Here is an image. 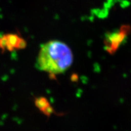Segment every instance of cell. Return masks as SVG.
<instances>
[{
	"mask_svg": "<svg viewBox=\"0 0 131 131\" xmlns=\"http://www.w3.org/2000/svg\"><path fill=\"white\" fill-rule=\"evenodd\" d=\"M73 61V53L68 45L61 41L50 40L41 47L36 66L41 71L55 76L68 70Z\"/></svg>",
	"mask_w": 131,
	"mask_h": 131,
	"instance_id": "obj_1",
	"label": "cell"
},
{
	"mask_svg": "<svg viewBox=\"0 0 131 131\" xmlns=\"http://www.w3.org/2000/svg\"><path fill=\"white\" fill-rule=\"evenodd\" d=\"M128 30L127 27H125L118 31L111 32L106 35L104 42V47L108 53L112 55L117 52L126 38Z\"/></svg>",
	"mask_w": 131,
	"mask_h": 131,
	"instance_id": "obj_2",
	"label": "cell"
},
{
	"mask_svg": "<svg viewBox=\"0 0 131 131\" xmlns=\"http://www.w3.org/2000/svg\"><path fill=\"white\" fill-rule=\"evenodd\" d=\"M26 42L23 39L16 35L4 36L0 39V48L12 50L14 49H24Z\"/></svg>",
	"mask_w": 131,
	"mask_h": 131,
	"instance_id": "obj_3",
	"label": "cell"
},
{
	"mask_svg": "<svg viewBox=\"0 0 131 131\" xmlns=\"http://www.w3.org/2000/svg\"><path fill=\"white\" fill-rule=\"evenodd\" d=\"M35 105L41 112L47 117H49L54 112L53 108L46 97L40 96L35 99Z\"/></svg>",
	"mask_w": 131,
	"mask_h": 131,
	"instance_id": "obj_4",
	"label": "cell"
}]
</instances>
